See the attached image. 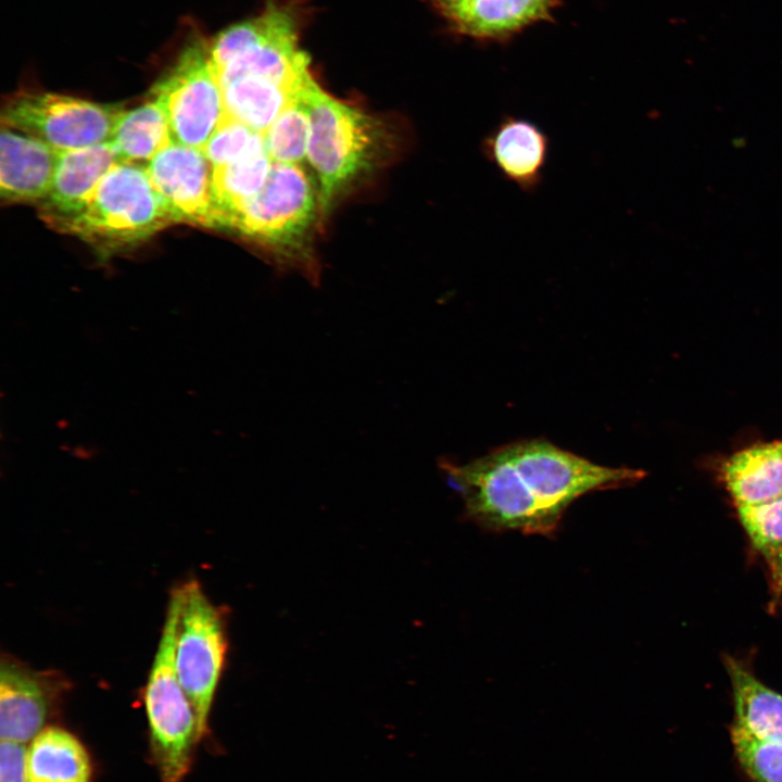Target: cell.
Listing matches in <instances>:
<instances>
[{
  "mask_svg": "<svg viewBox=\"0 0 782 782\" xmlns=\"http://www.w3.org/2000/svg\"><path fill=\"white\" fill-rule=\"evenodd\" d=\"M184 585L175 665L179 682L195 711L199 737L207 731L213 699L224 669L227 640L220 610L197 580Z\"/></svg>",
  "mask_w": 782,
  "mask_h": 782,
  "instance_id": "5b68a950",
  "label": "cell"
},
{
  "mask_svg": "<svg viewBox=\"0 0 782 782\" xmlns=\"http://www.w3.org/2000/svg\"><path fill=\"white\" fill-rule=\"evenodd\" d=\"M184 604V586L169 595L165 620L144 690L152 754L163 782L187 774L200 740L195 711L176 671L175 649Z\"/></svg>",
  "mask_w": 782,
  "mask_h": 782,
  "instance_id": "277c9868",
  "label": "cell"
},
{
  "mask_svg": "<svg viewBox=\"0 0 782 782\" xmlns=\"http://www.w3.org/2000/svg\"><path fill=\"white\" fill-rule=\"evenodd\" d=\"M480 151L505 180L533 193L544 178L551 139L534 122L504 114L482 138Z\"/></svg>",
  "mask_w": 782,
  "mask_h": 782,
  "instance_id": "8fae6325",
  "label": "cell"
},
{
  "mask_svg": "<svg viewBox=\"0 0 782 782\" xmlns=\"http://www.w3.org/2000/svg\"><path fill=\"white\" fill-rule=\"evenodd\" d=\"M151 98L164 109L173 141L202 150L226 115L207 45H188L152 87Z\"/></svg>",
  "mask_w": 782,
  "mask_h": 782,
  "instance_id": "8992f818",
  "label": "cell"
},
{
  "mask_svg": "<svg viewBox=\"0 0 782 782\" xmlns=\"http://www.w3.org/2000/svg\"><path fill=\"white\" fill-rule=\"evenodd\" d=\"M441 13L463 2L464 0H430Z\"/></svg>",
  "mask_w": 782,
  "mask_h": 782,
  "instance_id": "4316f807",
  "label": "cell"
},
{
  "mask_svg": "<svg viewBox=\"0 0 782 782\" xmlns=\"http://www.w3.org/2000/svg\"><path fill=\"white\" fill-rule=\"evenodd\" d=\"M724 665L733 694L732 727L759 740L782 743V694L733 657L728 656Z\"/></svg>",
  "mask_w": 782,
  "mask_h": 782,
  "instance_id": "9a60e30c",
  "label": "cell"
},
{
  "mask_svg": "<svg viewBox=\"0 0 782 782\" xmlns=\"http://www.w3.org/2000/svg\"><path fill=\"white\" fill-rule=\"evenodd\" d=\"M770 576L771 592L774 604L782 595V546L766 558Z\"/></svg>",
  "mask_w": 782,
  "mask_h": 782,
  "instance_id": "484cf974",
  "label": "cell"
},
{
  "mask_svg": "<svg viewBox=\"0 0 782 782\" xmlns=\"http://www.w3.org/2000/svg\"><path fill=\"white\" fill-rule=\"evenodd\" d=\"M27 782H91L88 753L72 733L47 727L28 745Z\"/></svg>",
  "mask_w": 782,
  "mask_h": 782,
  "instance_id": "ac0fdd59",
  "label": "cell"
},
{
  "mask_svg": "<svg viewBox=\"0 0 782 782\" xmlns=\"http://www.w3.org/2000/svg\"><path fill=\"white\" fill-rule=\"evenodd\" d=\"M56 680L17 660L0 666V737L30 743L43 729L56 697Z\"/></svg>",
  "mask_w": 782,
  "mask_h": 782,
  "instance_id": "7c38bea8",
  "label": "cell"
},
{
  "mask_svg": "<svg viewBox=\"0 0 782 782\" xmlns=\"http://www.w3.org/2000/svg\"><path fill=\"white\" fill-rule=\"evenodd\" d=\"M722 479L736 506L764 503L782 495V452L778 442L754 444L731 455Z\"/></svg>",
  "mask_w": 782,
  "mask_h": 782,
  "instance_id": "2e32d148",
  "label": "cell"
},
{
  "mask_svg": "<svg viewBox=\"0 0 782 782\" xmlns=\"http://www.w3.org/2000/svg\"><path fill=\"white\" fill-rule=\"evenodd\" d=\"M315 205L304 171L273 162L264 187L236 213L230 230L272 244H295L311 226Z\"/></svg>",
  "mask_w": 782,
  "mask_h": 782,
  "instance_id": "ba28073f",
  "label": "cell"
},
{
  "mask_svg": "<svg viewBox=\"0 0 782 782\" xmlns=\"http://www.w3.org/2000/svg\"><path fill=\"white\" fill-rule=\"evenodd\" d=\"M202 152L214 168L264 153L266 148L263 134L226 114Z\"/></svg>",
  "mask_w": 782,
  "mask_h": 782,
  "instance_id": "7402d4cb",
  "label": "cell"
},
{
  "mask_svg": "<svg viewBox=\"0 0 782 782\" xmlns=\"http://www.w3.org/2000/svg\"><path fill=\"white\" fill-rule=\"evenodd\" d=\"M305 81L292 85L260 76L236 78L220 87L226 114L264 134L280 112L297 99Z\"/></svg>",
  "mask_w": 782,
  "mask_h": 782,
  "instance_id": "e0dca14e",
  "label": "cell"
},
{
  "mask_svg": "<svg viewBox=\"0 0 782 782\" xmlns=\"http://www.w3.org/2000/svg\"><path fill=\"white\" fill-rule=\"evenodd\" d=\"M59 152L42 140L1 126L0 195L9 203L41 202L50 191Z\"/></svg>",
  "mask_w": 782,
  "mask_h": 782,
  "instance_id": "4fadbf2b",
  "label": "cell"
},
{
  "mask_svg": "<svg viewBox=\"0 0 782 782\" xmlns=\"http://www.w3.org/2000/svg\"><path fill=\"white\" fill-rule=\"evenodd\" d=\"M736 507L749 541L765 559L782 546V495L764 503Z\"/></svg>",
  "mask_w": 782,
  "mask_h": 782,
  "instance_id": "cb8c5ba5",
  "label": "cell"
},
{
  "mask_svg": "<svg viewBox=\"0 0 782 782\" xmlns=\"http://www.w3.org/2000/svg\"><path fill=\"white\" fill-rule=\"evenodd\" d=\"M119 163L110 141L59 152L53 181L38 203L40 218L56 231L81 213L103 177Z\"/></svg>",
  "mask_w": 782,
  "mask_h": 782,
  "instance_id": "30bf717a",
  "label": "cell"
},
{
  "mask_svg": "<svg viewBox=\"0 0 782 782\" xmlns=\"http://www.w3.org/2000/svg\"><path fill=\"white\" fill-rule=\"evenodd\" d=\"M462 495L465 514L483 529L552 535L567 508L595 491L629 487L639 469L607 467L550 441L512 442L465 464L439 462Z\"/></svg>",
  "mask_w": 782,
  "mask_h": 782,
  "instance_id": "6da1fadb",
  "label": "cell"
},
{
  "mask_svg": "<svg viewBox=\"0 0 782 782\" xmlns=\"http://www.w3.org/2000/svg\"><path fill=\"white\" fill-rule=\"evenodd\" d=\"M112 143L119 163L148 165L173 141L166 113L159 101L123 110L112 131Z\"/></svg>",
  "mask_w": 782,
  "mask_h": 782,
  "instance_id": "d6986e66",
  "label": "cell"
},
{
  "mask_svg": "<svg viewBox=\"0 0 782 782\" xmlns=\"http://www.w3.org/2000/svg\"><path fill=\"white\" fill-rule=\"evenodd\" d=\"M178 224L154 187L147 165L117 163L100 181L86 207L60 232L75 236L102 257L137 247Z\"/></svg>",
  "mask_w": 782,
  "mask_h": 782,
  "instance_id": "7a4b0ae2",
  "label": "cell"
},
{
  "mask_svg": "<svg viewBox=\"0 0 782 782\" xmlns=\"http://www.w3.org/2000/svg\"><path fill=\"white\" fill-rule=\"evenodd\" d=\"M557 0H464L441 13L461 35L501 40L552 17Z\"/></svg>",
  "mask_w": 782,
  "mask_h": 782,
  "instance_id": "5bb4252c",
  "label": "cell"
},
{
  "mask_svg": "<svg viewBox=\"0 0 782 782\" xmlns=\"http://www.w3.org/2000/svg\"><path fill=\"white\" fill-rule=\"evenodd\" d=\"M272 165L273 161L264 152L213 168V192L224 229L230 230L236 213L264 187Z\"/></svg>",
  "mask_w": 782,
  "mask_h": 782,
  "instance_id": "ffe728a7",
  "label": "cell"
},
{
  "mask_svg": "<svg viewBox=\"0 0 782 782\" xmlns=\"http://www.w3.org/2000/svg\"><path fill=\"white\" fill-rule=\"evenodd\" d=\"M310 135V116L299 93L263 134L266 152L273 162L297 164L307 154Z\"/></svg>",
  "mask_w": 782,
  "mask_h": 782,
  "instance_id": "44dd1931",
  "label": "cell"
},
{
  "mask_svg": "<svg viewBox=\"0 0 782 782\" xmlns=\"http://www.w3.org/2000/svg\"><path fill=\"white\" fill-rule=\"evenodd\" d=\"M147 168L177 223L224 229L213 192V166L202 150L172 142Z\"/></svg>",
  "mask_w": 782,
  "mask_h": 782,
  "instance_id": "9c48e42d",
  "label": "cell"
},
{
  "mask_svg": "<svg viewBox=\"0 0 782 782\" xmlns=\"http://www.w3.org/2000/svg\"><path fill=\"white\" fill-rule=\"evenodd\" d=\"M123 109L54 92H23L8 100L1 126L36 137L58 152L110 141Z\"/></svg>",
  "mask_w": 782,
  "mask_h": 782,
  "instance_id": "52a82bcc",
  "label": "cell"
},
{
  "mask_svg": "<svg viewBox=\"0 0 782 782\" xmlns=\"http://www.w3.org/2000/svg\"><path fill=\"white\" fill-rule=\"evenodd\" d=\"M734 756L752 782H782V743L751 736L731 726Z\"/></svg>",
  "mask_w": 782,
  "mask_h": 782,
  "instance_id": "603a6c76",
  "label": "cell"
},
{
  "mask_svg": "<svg viewBox=\"0 0 782 782\" xmlns=\"http://www.w3.org/2000/svg\"><path fill=\"white\" fill-rule=\"evenodd\" d=\"M27 749L24 743L1 740L0 782H27Z\"/></svg>",
  "mask_w": 782,
  "mask_h": 782,
  "instance_id": "d4e9b609",
  "label": "cell"
},
{
  "mask_svg": "<svg viewBox=\"0 0 782 782\" xmlns=\"http://www.w3.org/2000/svg\"><path fill=\"white\" fill-rule=\"evenodd\" d=\"M778 445H779V447H780V450H781V452H782V441H779V442H778Z\"/></svg>",
  "mask_w": 782,
  "mask_h": 782,
  "instance_id": "83f0119b",
  "label": "cell"
},
{
  "mask_svg": "<svg viewBox=\"0 0 782 782\" xmlns=\"http://www.w3.org/2000/svg\"><path fill=\"white\" fill-rule=\"evenodd\" d=\"M311 123L307 157L319 176L327 209L350 181L375 164L382 148L379 122L328 94L312 75L300 91Z\"/></svg>",
  "mask_w": 782,
  "mask_h": 782,
  "instance_id": "3957f363",
  "label": "cell"
}]
</instances>
